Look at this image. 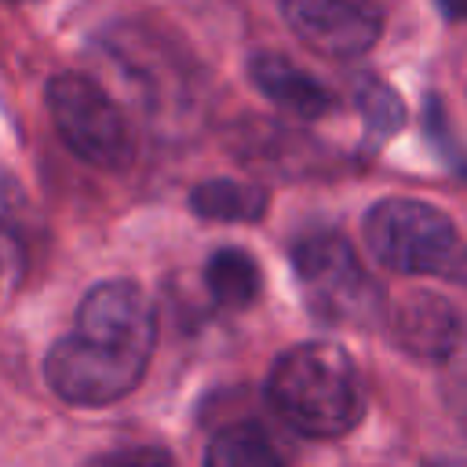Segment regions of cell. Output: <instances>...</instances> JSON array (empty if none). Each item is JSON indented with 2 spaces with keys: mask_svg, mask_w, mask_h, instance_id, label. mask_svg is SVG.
I'll use <instances>...</instances> for the list:
<instances>
[{
  "mask_svg": "<svg viewBox=\"0 0 467 467\" xmlns=\"http://www.w3.org/2000/svg\"><path fill=\"white\" fill-rule=\"evenodd\" d=\"M157 314L128 277L99 281L77 306V325L44 361L47 387L69 405H109L128 398L150 365Z\"/></svg>",
  "mask_w": 467,
  "mask_h": 467,
  "instance_id": "6da1fadb",
  "label": "cell"
},
{
  "mask_svg": "<svg viewBox=\"0 0 467 467\" xmlns=\"http://www.w3.org/2000/svg\"><path fill=\"white\" fill-rule=\"evenodd\" d=\"M274 412L306 438H339L365 412V387L354 358L325 339L285 350L266 379Z\"/></svg>",
  "mask_w": 467,
  "mask_h": 467,
  "instance_id": "7a4b0ae2",
  "label": "cell"
},
{
  "mask_svg": "<svg viewBox=\"0 0 467 467\" xmlns=\"http://www.w3.org/2000/svg\"><path fill=\"white\" fill-rule=\"evenodd\" d=\"M368 252L398 274H431L467 285V241L445 212L409 197H387L365 215Z\"/></svg>",
  "mask_w": 467,
  "mask_h": 467,
  "instance_id": "3957f363",
  "label": "cell"
},
{
  "mask_svg": "<svg viewBox=\"0 0 467 467\" xmlns=\"http://www.w3.org/2000/svg\"><path fill=\"white\" fill-rule=\"evenodd\" d=\"M292 266L314 317L328 325H372L383 314V292L365 274L354 248L328 230L292 244Z\"/></svg>",
  "mask_w": 467,
  "mask_h": 467,
  "instance_id": "277c9868",
  "label": "cell"
},
{
  "mask_svg": "<svg viewBox=\"0 0 467 467\" xmlns=\"http://www.w3.org/2000/svg\"><path fill=\"white\" fill-rule=\"evenodd\" d=\"M47 113L69 153L117 171L135 157V131L106 88L88 73H58L47 80Z\"/></svg>",
  "mask_w": 467,
  "mask_h": 467,
  "instance_id": "5b68a950",
  "label": "cell"
},
{
  "mask_svg": "<svg viewBox=\"0 0 467 467\" xmlns=\"http://www.w3.org/2000/svg\"><path fill=\"white\" fill-rule=\"evenodd\" d=\"M288 29L328 58H358L383 33L379 0H277Z\"/></svg>",
  "mask_w": 467,
  "mask_h": 467,
  "instance_id": "8992f818",
  "label": "cell"
},
{
  "mask_svg": "<svg viewBox=\"0 0 467 467\" xmlns=\"http://www.w3.org/2000/svg\"><path fill=\"white\" fill-rule=\"evenodd\" d=\"M394 339L423 361H445L460 343V314L438 292H409L394 306Z\"/></svg>",
  "mask_w": 467,
  "mask_h": 467,
  "instance_id": "52a82bcc",
  "label": "cell"
},
{
  "mask_svg": "<svg viewBox=\"0 0 467 467\" xmlns=\"http://www.w3.org/2000/svg\"><path fill=\"white\" fill-rule=\"evenodd\" d=\"M248 77L270 102H277L281 109H288L303 120H317L325 113H332V106H336L332 91L325 84H317L310 73H303L299 66H292L285 55H274V51L252 55Z\"/></svg>",
  "mask_w": 467,
  "mask_h": 467,
  "instance_id": "ba28073f",
  "label": "cell"
},
{
  "mask_svg": "<svg viewBox=\"0 0 467 467\" xmlns=\"http://www.w3.org/2000/svg\"><path fill=\"white\" fill-rule=\"evenodd\" d=\"M190 208L201 219H215V223H255L270 208V193L263 186H248L234 179H208L193 186Z\"/></svg>",
  "mask_w": 467,
  "mask_h": 467,
  "instance_id": "9c48e42d",
  "label": "cell"
},
{
  "mask_svg": "<svg viewBox=\"0 0 467 467\" xmlns=\"http://www.w3.org/2000/svg\"><path fill=\"white\" fill-rule=\"evenodd\" d=\"M204 285L212 292V299L219 306H230V310H244L259 299V288H263V277H259V266L248 252L241 248H219L212 252L208 266H204Z\"/></svg>",
  "mask_w": 467,
  "mask_h": 467,
  "instance_id": "30bf717a",
  "label": "cell"
},
{
  "mask_svg": "<svg viewBox=\"0 0 467 467\" xmlns=\"http://www.w3.org/2000/svg\"><path fill=\"white\" fill-rule=\"evenodd\" d=\"M204 467H285V460L255 423H230L208 441Z\"/></svg>",
  "mask_w": 467,
  "mask_h": 467,
  "instance_id": "8fae6325",
  "label": "cell"
},
{
  "mask_svg": "<svg viewBox=\"0 0 467 467\" xmlns=\"http://www.w3.org/2000/svg\"><path fill=\"white\" fill-rule=\"evenodd\" d=\"M354 99H358V109H361V120H365V146L376 150L383 146L405 120V106L401 99L376 77H365L358 80L354 88Z\"/></svg>",
  "mask_w": 467,
  "mask_h": 467,
  "instance_id": "7c38bea8",
  "label": "cell"
},
{
  "mask_svg": "<svg viewBox=\"0 0 467 467\" xmlns=\"http://www.w3.org/2000/svg\"><path fill=\"white\" fill-rule=\"evenodd\" d=\"M445 405L456 416V423L467 431V336H460V343L452 347V354L445 358Z\"/></svg>",
  "mask_w": 467,
  "mask_h": 467,
  "instance_id": "4fadbf2b",
  "label": "cell"
},
{
  "mask_svg": "<svg viewBox=\"0 0 467 467\" xmlns=\"http://www.w3.org/2000/svg\"><path fill=\"white\" fill-rule=\"evenodd\" d=\"M106 467H171V460L161 449H124V452L109 456Z\"/></svg>",
  "mask_w": 467,
  "mask_h": 467,
  "instance_id": "5bb4252c",
  "label": "cell"
},
{
  "mask_svg": "<svg viewBox=\"0 0 467 467\" xmlns=\"http://www.w3.org/2000/svg\"><path fill=\"white\" fill-rule=\"evenodd\" d=\"M441 15L445 18H456V22H467V0H438Z\"/></svg>",
  "mask_w": 467,
  "mask_h": 467,
  "instance_id": "9a60e30c",
  "label": "cell"
}]
</instances>
